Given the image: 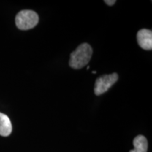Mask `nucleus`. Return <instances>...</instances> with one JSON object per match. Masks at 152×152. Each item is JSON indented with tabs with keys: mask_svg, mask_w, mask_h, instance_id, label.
Listing matches in <instances>:
<instances>
[{
	"mask_svg": "<svg viewBox=\"0 0 152 152\" xmlns=\"http://www.w3.org/2000/svg\"><path fill=\"white\" fill-rule=\"evenodd\" d=\"M12 132V125L7 115L0 113V135L7 137Z\"/></svg>",
	"mask_w": 152,
	"mask_h": 152,
	"instance_id": "5",
	"label": "nucleus"
},
{
	"mask_svg": "<svg viewBox=\"0 0 152 152\" xmlns=\"http://www.w3.org/2000/svg\"><path fill=\"white\" fill-rule=\"evenodd\" d=\"M134 149L130 152H147L148 142L145 137L138 135L134 139L133 141Z\"/></svg>",
	"mask_w": 152,
	"mask_h": 152,
	"instance_id": "6",
	"label": "nucleus"
},
{
	"mask_svg": "<svg viewBox=\"0 0 152 152\" xmlns=\"http://www.w3.org/2000/svg\"><path fill=\"white\" fill-rule=\"evenodd\" d=\"M104 2H105L106 4H108L109 6H112V5H113L115 2H116V1H115V0H112V1H110V0H105V1H104Z\"/></svg>",
	"mask_w": 152,
	"mask_h": 152,
	"instance_id": "7",
	"label": "nucleus"
},
{
	"mask_svg": "<svg viewBox=\"0 0 152 152\" xmlns=\"http://www.w3.org/2000/svg\"><path fill=\"white\" fill-rule=\"evenodd\" d=\"M39 21V16L35 11L23 10L18 13L16 16V26L20 30H27L37 26Z\"/></svg>",
	"mask_w": 152,
	"mask_h": 152,
	"instance_id": "2",
	"label": "nucleus"
},
{
	"mask_svg": "<svg viewBox=\"0 0 152 152\" xmlns=\"http://www.w3.org/2000/svg\"><path fill=\"white\" fill-rule=\"evenodd\" d=\"M118 79V75L116 73L102 75L98 77L94 85L95 94L99 96L107 92L112 85L116 83Z\"/></svg>",
	"mask_w": 152,
	"mask_h": 152,
	"instance_id": "3",
	"label": "nucleus"
},
{
	"mask_svg": "<svg viewBox=\"0 0 152 152\" xmlns=\"http://www.w3.org/2000/svg\"><path fill=\"white\" fill-rule=\"evenodd\" d=\"M96 73V71H92V73H94V74H95V73Z\"/></svg>",
	"mask_w": 152,
	"mask_h": 152,
	"instance_id": "8",
	"label": "nucleus"
},
{
	"mask_svg": "<svg viewBox=\"0 0 152 152\" xmlns=\"http://www.w3.org/2000/svg\"><path fill=\"white\" fill-rule=\"evenodd\" d=\"M137 42L142 49L145 50L152 49V32L147 29L139 30L137 34Z\"/></svg>",
	"mask_w": 152,
	"mask_h": 152,
	"instance_id": "4",
	"label": "nucleus"
},
{
	"mask_svg": "<svg viewBox=\"0 0 152 152\" xmlns=\"http://www.w3.org/2000/svg\"><path fill=\"white\" fill-rule=\"evenodd\" d=\"M92 48L89 44L83 43L71 53L69 65L73 69H80L87 65L92 56Z\"/></svg>",
	"mask_w": 152,
	"mask_h": 152,
	"instance_id": "1",
	"label": "nucleus"
}]
</instances>
